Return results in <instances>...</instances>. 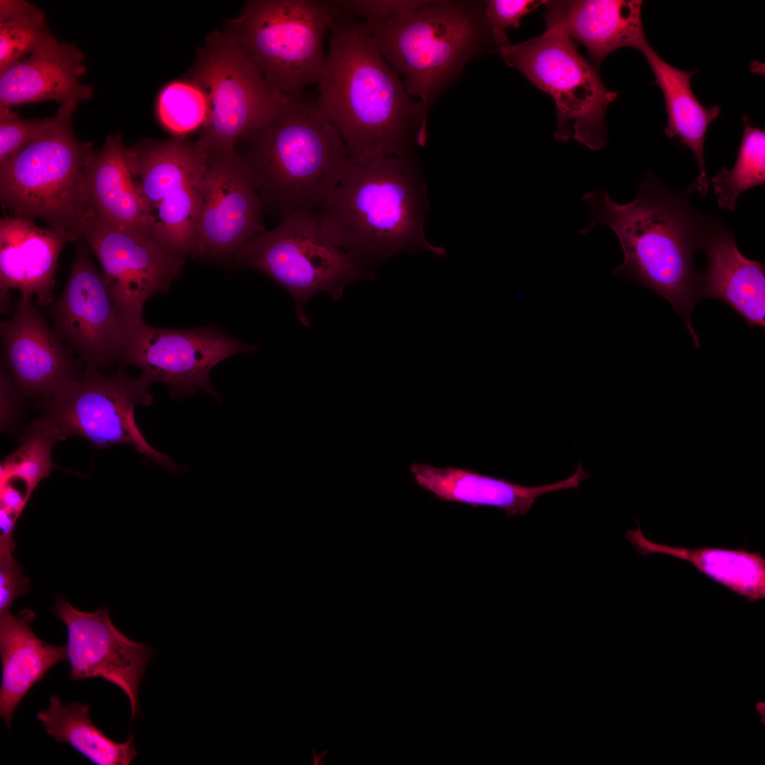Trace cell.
<instances>
[{
    "instance_id": "cell-24",
    "label": "cell",
    "mask_w": 765,
    "mask_h": 765,
    "mask_svg": "<svg viewBox=\"0 0 765 765\" xmlns=\"http://www.w3.org/2000/svg\"><path fill=\"white\" fill-rule=\"evenodd\" d=\"M562 25L577 43L584 45L598 69L614 50L630 47L640 52L648 45L640 0L553 1Z\"/></svg>"
},
{
    "instance_id": "cell-35",
    "label": "cell",
    "mask_w": 765,
    "mask_h": 765,
    "mask_svg": "<svg viewBox=\"0 0 765 765\" xmlns=\"http://www.w3.org/2000/svg\"><path fill=\"white\" fill-rule=\"evenodd\" d=\"M432 1H337L341 9L367 21L383 20L413 12Z\"/></svg>"
},
{
    "instance_id": "cell-22",
    "label": "cell",
    "mask_w": 765,
    "mask_h": 765,
    "mask_svg": "<svg viewBox=\"0 0 765 765\" xmlns=\"http://www.w3.org/2000/svg\"><path fill=\"white\" fill-rule=\"evenodd\" d=\"M410 471L418 486L441 500L466 504L473 507H497L504 510L508 517L524 515L540 496L557 490L577 488L589 477L581 464L570 477L538 487L522 486L450 465L438 468L429 464L414 463Z\"/></svg>"
},
{
    "instance_id": "cell-4",
    "label": "cell",
    "mask_w": 765,
    "mask_h": 765,
    "mask_svg": "<svg viewBox=\"0 0 765 765\" xmlns=\"http://www.w3.org/2000/svg\"><path fill=\"white\" fill-rule=\"evenodd\" d=\"M264 208L282 218L316 210L349 158L338 132L314 100L300 94L237 145Z\"/></svg>"
},
{
    "instance_id": "cell-30",
    "label": "cell",
    "mask_w": 765,
    "mask_h": 765,
    "mask_svg": "<svg viewBox=\"0 0 765 765\" xmlns=\"http://www.w3.org/2000/svg\"><path fill=\"white\" fill-rule=\"evenodd\" d=\"M744 131L735 164L732 169L722 166L712 178L719 207L734 210L740 196L765 183V131L742 118Z\"/></svg>"
},
{
    "instance_id": "cell-31",
    "label": "cell",
    "mask_w": 765,
    "mask_h": 765,
    "mask_svg": "<svg viewBox=\"0 0 765 765\" xmlns=\"http://www.w3.org/2000/svg\"><path fill=\"white\" fill-rule=\"evenodd\" d=\"M59 441L57 434L40 418L35 421L25 431L18 449L2 461L1 481L21 482L30 498L39 482L58 468L50 455Z\"/></svg>"
},
{
    "instance_id": "cell-12",
    "label": "cell",
    "mask_w": 765,
    "mask_h": 765,
    "mask_svg": "<svg viewBox=\"0 0 765 765\" xmlns=\"http://www.w3.org/2000/svg\"><path fill=\"white\" fill-rule=\"evenodd\" d=\"M258 348L214 326L164 329L141 318L126 323L120 366L139 368L152 382L168 387L173 398L192 395L202 388L220 400L211 383V370L231 356Z\"/></svg>"
},
{
    "instance_id": "cell-10",
    "label": "cell",
    "mask_w": 765,
    "mask_h": 765,
    "mask_svg": "<svg viewBox=\"0 0 765 765\" xmlns=\"http://www.w3.org/2000/svg\"><path fill=\"white\" fill-rule=\"evenodd\" d=\"M152 382L144 374L128 375L124 367L107 376L84 368L82 375L67 384L55 396L39 401L40 417L64 440L81 436L96 448L114 444L132 446L145 459L171 472L184 470L167 455L152 447L138 429L135 410L152 404Z\"/></svg>"
},
{
    "instance_id": "cell-34",
    "label": "cell",
    "mask_w": 765,
    "mask_h": 765,
    "mask_svg": "<svg viewBox=\"0 0 765 765\" xmlns=\"http://www.w3.org/2000/svg\"><path fill=\"white\" fill-rule=\"evenodd\" d=\"M545 2L541 0L486 1L484 23L490 29L492 39L497 47L509 45L506 30L509 28H518L521 18Z\"/></svg>"
},
{
    "instance_id": "cell-5",
    "label": "cell",
    "mask_w": 765,
    "mask_h": 765,
    "mask_svg": "<svg viewBox=\"0 0 765 765\" xmlns=\"http://www.w3.org/2000/svg\"><path fill=\"white\" fill-rule=\"evenodd\" d=\"M76 105L61 104L50 128L0 164V200L10 215L42 220L80 240L89 210L85 171L94 151L73 133Z\"/></svg>"
},
{
    "instance_id": "cell-6",
    "label": "cell",
    "mask_w": 765,
    "mask_h": 765,
    "mask_svg": "<svg viewBox=\"0 0 765 765\" xmlns=\"http://www.w3.org/2000/svg\"><path fill=\"white\" fill-rule=\"evenodd\" d=\"M340 13L337 1L251 0L221 32L269 84L292 96L319 83L324 38Z\"/></svg>"
},
{
    "instance_id": "cell-18",
    "label": "cell",
    "mask_w": 765,
    "mask_h": 765,
    "mask_svg": "<svg viewBox=\"0 0 765 765\" xmlns=\"http://www.w3.org/2000/svg\"><path fill=\"white\" fill-rule=\"evenodd\" d=\"M10 311L11 317L0 324L1 366L25 396L52 398L82 375V362L32 300L20 297Z\"/></svg>"
},
{
    "instance_id": "cell-20",
    "label": "cell",
    "mask_w": 765,
    "mask_h": 765,
    "mask_svg": "<svg viewBox=\"0 0 765 765\" xmlns=\"http://www.w3.org/2000/svg\"><path fill=\"white\" fill-rule=\"evenodd\" d=\"M706 267L701 271L699 300H720L750 328L765 327V266L740 251L732 232L710 215L701 249Z\"/></svg>"
},
{
    "instance_id": "cell-16",
    "label": "cell",
    "mask_w": 765,
    "mask_h": 765,
    "mask_svg": "<svg viewBox=\"0 0 765 765\" xmlns=\"http://www.w3.org/2000/svg\"><path fill=\"white\" fill-rule=\"evenodd\" d=\"M205 162L198 142L183 137L143 139L128 147L131 175L152 229L182 233L194 226Z\"/></svg>"
},
{
    "instance_id": "cell-13",
    "label": "cell",
    "mask_w": 765,
    "mask_h": 765,
    "mask_svg": "<svg viewBox=\"0 0 765 765\" xmlns=\"http://www.w3.org/2000/svg\"><path fill=\"white\" fill-rule=\"evenodd\" d=\"M80 240L99 261L108 290L125 323L142 318L146 302L169 290L186 260L152 234L115 227L90 211Z\"/></svg>"
},
{
    "instance_id": "cell-11",
    "label": "cell",
    "mask_w": 765,
    "mask_h": 765,
    "mask_svg": "<svg viewBox=\"0 0 765 765\" xmlns=\"http://www.w3.org/2000/svg\"><path fill=\"white\" fill-rule=\"evenodd\" d=\"M185 76L200 84L208 96V116L197 140L205 153L234 150L290 96L269 84L218 30L208 35Z\"/></svg>"
},
{
    "instance_id": "cell-37",
    "label": "cell",
    "mask_w": 765,
    "mask_h": 765,
    "mask_svg": "<svg viewBox=\"0 0 765 765\" xmlns=\"http://www.w3.org/2000/svg\"><path fill=\"white\" fill-rule=\"evenodd\" d=\"M0 487V509L18 518L29 499L26 492L11 480L1 482Z\"/></svg>"
},
{
    "instance_id": "cell-28",
    "label": "cell",
    "mask_w": 765,
    "mask_h": 765,
    "mask_svg": "<svg viewBox=\"0 0 765 765\" xmlns=\"http://www.w3.org/2000/svg\"><path fill=\"white\" fill-rule=\"evenodd\" d=\"M89 706L78 703H62L50 698L47 709L37 714L46 732L59 742H66L97 765H129L137 757L134 736L118 743L97 727L89 716Z\"/></svg>"
},
{
    "instance_id": "cell-3",
    "label": "cell",
    "mask_w": 765,
    "mask_h": 765,
    "mask_svg": "<svg viewBox=\"0 0 765 765\" xmlns=\"http://www.w3.org/2000/svg\"><path fill=\"white\" fill-rule=\"evenodd\" d=\"M426 184L409 154L348 160L336 187L316 209L323 227L356 264L375 275L389 258L443 247L426 238Z\"/></svg>"
},
{
    "instance_id": "cell-26",
    "label": "cell",
    "mask_w": 765,
    "mask_h": 765,
    "mask_svg": "<svg viewBox=\"0 0 765 765\" xmlns=\"http://www.w3.org/2000/svg\"><path fill=\"white\" fill-rule=\"evenodd\" d=\"M655 76V84L661 89L665 101L667 123L665 134L677 140L693 153L699 169L696 191L707 195L709 182L704 160V142L709 125L721 113L718 105L703 106L691 86V79L697 72L679 69L663 60L647 45L641 51Z\"/></svg>"
},
{
    "instance_id": "cell-39",
    "label": "cell",
    "mask_w": 765,
    "mask_h": 765,
    "mask_svg": "<svg viewBox=\"0 0 765 765\" xmlns=\"http://www.w3.org/2000/svg\"><path fill=\"white\" fill-rule=\"evenodd\" d=\"M326 753H327V752L325 751L324 753H322L319 756L314 754V764H323V763L319 759H322L324 757V754Z\"/></svg>"
},
{
    "instance_id": "cell-9",
    "label": "cell",
    "mask_w": 765,
    "mask_h": 765,
    "mask_svg": "<svg viewBox=\"0 0 765 765\" xmlns=\"http://www.w3.org/2000/svg\"><path fill=\"white\" fill-rule=\"evenodd\" d=\"M234 266L261 271L293 298L300 322L308 327L305 307L312 297L328 293L339 300L345 287L375 274L356 264L330 237L316 210L299 209L275 228L259 232L232 259Z\"/></svg>"
},
{
    "instance_id": "cell-33",
    "label": "cell",
    "mask_w": 765,
    "mask_h": 765,
    "mask_svg": "<svg viewBox=\"0 0 765 765\" xmlns=\"http://www.w3.org/2000/svg\"><path fill=\"white\" fill-rule=\"evenodd\" d=\"M57 115L43 119L22 118L11 108L0 109V164L50 128Z\"/></svg>"
},
{
    "instance_id": "cell-38",
    "label": "cell",
    "mask_w": 765,
    "mask_h": 765,
    "mask_svg": "<svg viewBox=\"0 0 765 765\" xmlns=\"http://www.w3.org/2000/svg\"><path fill=\"white\" fill-rule=\"evenodd\" d=\"M18 518L0 509V556L13 555L16 548L13 532Z\"/></svg>"
},
{
    "instance_id": "cell-25",
    "label": "cell",
    "mask_w": 765,
    "mask_h": 765,
    "mask_svg": "<svg viewBox=\"0 0 765 765\" xmlns=\"http://www.w3.org/2000/svg\"><path fill=\"white\" fill-rule=\"evenodd\" d=\"M35 613H0L2 676L0 717L10 728L14 711L28 691L54 665L67 659L66 645L56 647L40 639L31 628Z\"/></svg>"
},
{
    "instance_id": "cell-21",
    "label": "cell",
    "mask_w": 765,
    "mask_h": 765,
    "mask_svg": "<svg viewBox=\"0 0 765 765\" xmlns=\"http://www.w3.org/2000/svg\"><path fill=\"white\" fill-rule=\"evenodd\" d=\"M85 56L74 43L55 37L0 73V109L54 101L60 105L91 98V86L79 77L86 72Z\"/></svg>"
},
{
    "instance_id": "cell-7",
    "label": "cell",
    "mask_w": 765,
    "mask_h": 765,
    "mask_svg": "<svg viewBox=\"0 0 765 765\" xmlns=\"http://www.w3.org/2000/svg\"><path fill=\"white\" fill-rule=\"evenodd\" d=\"M545 31L526 41L497 47L506 64L518 69L555 101L557 125L554 137L565 142L574 137L595 151L608 141L605 114L618 93L603 83L599 71L578 51L565 30L553 1H546Z\"/></svg>"
},
{
    "instance_id": "cell-23",
    "label": "cell",
    "mask_w": 765,
    "mask_h": 765,
    "mask_svg": "<svg viewBox=\"0 0 765 765\" xmlns=\"http://www.w3.org/2000/svg\"><path fill=\"white\" fill-rule=\"evenodd\" d=\"M89 210L121 230L151 234L145 203L128 163V147L118 134L106 136L101 150L91 156L85 171Z\"/></svg>"
},
{
    "instance_id": "cell-19",
    "label": "cell",
    "mask_w": 765,
    "mask_h": 765,
    "mask_svg": "<svg viewBox=\"0 0 765 765\" xmlns=\"http://www.w3.org/2000/svg\"><path fill=\"white\" fill-rule=\"evenodd\" d=\"M76 237L67 232L38 227L33 219L5 215L0 220L1 311H10V292L42 307L55 301L58 259L64 246Z\"/></svg>"
},
{
    "instance_id": "cell-14",
    "label": "cell",
    "mask_w": 765,
    "mask_h": 765,
    "mask_svg": "<svg viewBox=\"0 0 765 765\" xmlns=\"http://www.w3.org/2000/svg\"><path fill=\"white\" fill-rule=\"evenodd\" d=\"M193 258L225 264L265 230L264 205L239 153H205Z\"/></svg>"
},
{
    "instance_id": "cell-2",
    "label": "cell",
    "mask_w": 765,
    "mask_h": 765,
    "mask_svg": "<svg viewBox=\"0 0 765 765\" xmlns=\"http://www.w3.org/2000/svg\"><path fill=\"white\" fill-rule=\"evenodd\" d=\"M695 191L696 181L676 191L649 171L638 185L635 199L628 203H617L605 188L587 192L582 199L590 206L592 222L579 232L586 233L599 223L611 228L624 254L623 263L613 268L614 275L668 300L700 348L691 322L700 300L701 274L694 254L701 249L710 214L693 206Z\"/></svg>"
},
{
    "instance_id": "cell-8",
    "label": "cell",
    "mask_w": 765,
    "mask_h": 765,
    "mask_svg": "<svg viewBox=\"0 0 765 765\" xmlns=\"http://www.w3.org/2000/svg\"><path fill=\"white\" fill-rule=\"evenodd\" d=\"M382 56L420 98L427 118L437 93L480 49L484 28L464 3L432 1L407 14L363 23Z\"/></svg>"
},
{
    "instance_id": "cell-15",
    "label": "cell",
    "mask_w": 765,
    "mask_h": 765,
    "mask_svg": "<svg viewBox=\"0 0 765 765\" xmlns=\"http://www.w3.org/2000/svg\"><path fill=\"white\" fill-rule=\"evenodd\" d=\"M76 242L67 283L50 306V316L52 327L85 369L101 372L120 362L126 323L89 247Z\"/></svg>"
},
{
    "instance_id": "cell-36",
    "label": "cell",
    "mask_w": 765,
    "mask_h": 765,
    "mask_svg": "<svg viewBox=\"0 0 765 765\" xmlns=\"http://www.w3.org/2000/svg\"><path fill=\"white\" fill-rule=\"evenodd\" d=\"M29 588V580L13 555L0 556V613L8 610L13 601Z\"/></svg>"
},
{
    "instance_id": "cell-1",
    "label": "cell",
    "mask_w": 765,
    "mask_h": 765,
    "mask_svg": "<svg viewBox=\"0 0 765 765\" xmlns=\"http://www.w3.org/2000/svg\"><path fill=\"white\" fill-rule=\"evenodd\" d=\"M329 33L317 101L349 159L366 162L424 146L427 118L422 105L409 95L364 24L341 9Z\"/></svg>"
},
{
    "instance_id": "cell-27",
    "label": "cell",
    "mask_w": 765,
    "mask_h": 765,
    "mask_svg": "<svg viewBox=\"0 0 765 765\" xmlns=\"http://www.w3.org/2000/svg\"><path fill=\"white\" fill-rule=\"evenodd\" d=\"M625 537L646 556L652 553L685 560L699 572L725 589L756 602L765 597V558L758 551L722 548H689L657 543L647 539L640 525Z\"/></svg>"
},
{
    "instance_id": "cell-29",
    "label": "cell",
    "mask_w": 765,
    "mask_h": 765,
    "mask_svg": "<svg viewBox=\"0 0 765 765\" xmlns=\"http://www.w3.org/2000/svg\"><path fill=\"white\" fill-rule=\"evenodd\" d=\"M54 37L44 13L35 5L22 0L0 1V73Z\"/></svg>"
},
{
    "instance_id": "cell-17",
    "label": "cell",
    "mask_w": 765,
    "mask_h": 765,
    "mask_svg": "<svg viewBox=\"0 0 765 765\" xmlns=\"http://www.w3.org/2000/svg\"><path fill=\"white\" fill-rule=\"evenodd\" d=\"M54 612L67 629L70 679L108 681L126 695L131 720L139 717L138 689L152 657L147 645L133 641L118 630L105 607L81 611L57 595Z\"/></svg>"
},
{
    "instance_id": "cell-32",
    "label": "cell",
    "mask_w": 765,
    "mask_h": 765,
    "mask_svg": "<svg viewBox=\"0 0 765 765\" xmlns=\"http://www.w3.org/2000/svg\"><path fill=\"white\" fill-rule=\"evenodd\" d=\"M155 110L164 128L174 137H183L205 125L209 112L208 96L200 84L184 76L161 89Z\"/></svg>"
}]
</instances>
